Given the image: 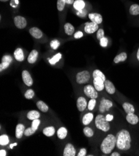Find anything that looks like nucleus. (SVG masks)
I'll return each mask as SVG.
<instances>
[{
    "label": "nucleus",
    "instance_id": "nucleus-1",
    "mask_svg": "<svg viewBox=\"0 0 139 156\" xmlns=\"http://www.w3.org/2000/svg\"><path fill=\"white\" fill-rule=\"evenodd\" d=\"M116 146L121 151H127L130 149L131 137L127 130L122 129L117 133Z\"/></svg>",
    "mask_w": 139,
    "mask_h": 156
},
{
    "label": "nucleus",
    "instance_id": "nucleus-2",
    "mask_svg": "<svg viewBox=\"0 0 139 156\" xmlns=\"http://www.w3.org/2000/svg\"><path fill=\"white\" fill-rule=\"evenodd\" d=\"M116 146V136L112 134L107 135L103 140L101 144V150L105 154H109L112 153L115 146Z\"/></svg>",
    "mask_w": 139,
    "mask_h": 156
},
{
    "label": "nucleus",
    "instance_id": "nucleus-3",
    "mask_svg": "<svg viewBox=\"0 0 139 156\" xmlns=\"http://www.w3.org/2000/svg\"><path fill=\"white\" fill-rule=\"evenodd\" d=\"M94 87L98 91H101L105 88L104 83L106 80L105 76L101 70H95L92 74Z\"/></svg>",
    "mask_w": 139,
    "mask_h": 156
},
{
    "label": "nucleus",
    "instance_id": "nucleus-4",
    "mask_svg": "<svg viewBox=\"0 0 139 156\" xmlns=\"http://www.w3.org/2000/svg\"><path fill=\"white\" fill-rule=\"evenodd\" d=\"M95 124L97 129L104 132H107L110 129V124L107 121L105 116L103 114H98L95 119Z\"/></svg>",
    "mask_w": 139,
    "mask_h": 156
},
{
    "label": "nucleus",
    "instance_id": "nucleus-5",
    "mask_svg": "<svg viewBox=\"0 0 139 156\" xmlns=\"http://www.w3.org/2000/svg\"><path fill=\"white\" fill-rule=\"evenodd\" d=\"M90 73L87 70L80 72L76 75V82L78 84H85L88 82L90 80Z\"/></svg>",
    "mask_w": 139,
    "mask_h": 156
},
{
    "label": "nucleus",
    "instance_id": "nucleus-6",
    "mask_svg": "<svg viewBox=\"0 0 139 156\" xmlns=\"http://www.w3.org/2000/svg\"><path fill=\"white\" fill-rule=\"evenodd\" d=\"M84 92L87 97L91 99H96L98 97V93L95 87L90 85H86L84 88Z\"/></svg>",
    "mask_w": 139,
    "mask_h": 156
},
{
    "label": "nucleus",
    "instance_id": "nucleus-7",
    "mask_svg": "<svg viewBox=\"0 0 139 156\" xmlns=\"http://www.w3.org/2000/svg\"><path fill=\"white\" fill-rule=\"evenodd\" d=\"M113 106V103L109 100V99H106L103 98L101 103H100V106H99V111L101 113H104L106 111H109L111 107Z\"/></svg>",
    "mask_w": 139,
    "mask_h": 156
},
{
    "label": "nucleus",
    "instance_id": "nucleus-8",
    "mask_svg": "<svg viewBox=\"0 0 139 156\" xmlns=\"http://www.w3.org/2000/svg\"><path fill=\"white\" fill-rule=\"evenodd\" d=\"M14 23L16 27L20 29L25 28L27 25L26 19L21 16H17L14 18Z\"/></svg>",
    "mask_w": 139,
    "mask_h": 156
},
{
    "label": "nucleus",
    "instance_id": "nucleus-9",
    "mask_svg": "<svg viewBox=\"0 0 139 156\" xmlns=\"http://www.w3.org/2000/svg\"><path fill=\"white\" fill-rule=\"evenodd\" d=\"M98 25H97V24L93 22H87L85 25L84 31L87 34H92L98 30Z\"/></svg>",
    "mask_w": 139,
    "mask_h": 156
},
{
    "label": "nucleus",
    "instance_id": "nucleus-10",
    "mask_svg": "<svg viewBox=\"0 0 139 156\" xmlns=\"http://www.w3.org/2000/svg\"><path fill=\"white\" fill-rule=\"evenodd\" d=\"M22 78L23 80L26 84V85L31 87L32 86L33 83V78L31 77V76L30 74L29 73L28 71L27 70H23L22 72Z\"/></svg>",
    "mask_w": 139,
    "mask_h": 156
},
{
    "label": "nucleus",
    "instance_id": "nucleus-11",
    "mask_svg": "<svg viewBox=\"0 0 139 156\" xmlns=\"http://www.w3.org/2000/svg\"><path fill=\"white\" fill-rule=\"evenodd\" d=\"M76 153L74 146L72 144H67L65 146L64 149V153H63V155L64 156H74Z\"/></svg>",
    "mask_w": 139,
    "mask_h": 156
},
{
    "label": "nucleus",
    "instance_id": "nucleus-12",
    "mask_svg": "<svg viewBox=\"0 0 139 156\" xmlns=\"http://www.w3.org/2000/svg\"><path fill=\"white\" fill-rule=\"evenodd\" d=\"M87 105H88V104H87L86 99L84 97H80L77 98V108L79 111H84L87 108Z\"/></svg>",
    "mask_w": 139,
    "mask_h": 156
},
{
    "label": "nucleus",
    "instance_id": "nucleus-13",
    "mask_svg": "<svg viewBox=\"0 0 139 156\" xmlns=\"http://www.w3.org/2000/svg\"><path fill=\"white\" fill-rule=\"evenodd\" d=\"M88 16L90 21L97 24V25H100L102 22V16L101 14L99 13H90L89 14Z\"/></svg>",
    "mask_w": 139,
    "mask_h": 156
},
{
    "label": "nucleus",
    "instance_id": "nucleus-14",
    "mask_svg": "<svg viewBox=\"0 0 139 156\" xmlns=\"http://www.w3.org/2000/svg\"><path fill=\"white\" fill-rule=\"evenodd\" d=\"M105 89L106 90V91L110 95H113L116 93V88L114 85V84L109 80H106L104 83Z\"/></svg>",
    "mask_w": 139,
    "mask_h": 156
},
{
    "label": "nucleus",
    "instance_id": "nucleus-15",
    "mask_svg": "<svg viewBox=\"0 0 139 156\" xmlns=\"http://www.w3.org/2000/svg\"><path fill=\"white\" fill-rule=\"evenodd\" d=\"M126 120L129 123L131 124V125H137V124L139 121L138 117L134 113L127 114V116H126Z\"/></svg>",
    "mask_w": 139,
    "mask_h": 156
},
{
    "label": "nucleus",
    "instance_id": "nucleus-16",
    "mask_svg": "<svg viewBox=\"0 0 139 156\" xmlns=\"http://www.w3.org/2000/svg\"><path fill=\"white\" fill-rule=\"evenodd\" d=\"M25 126L23 124H18L16 127V137L17 139H21L25 133Z\"/></svg>",
    "mask_w": 139,
    "mask_h": 156
},
{
    "label": "nucleus",
    "instance_id": "nucleus-17",
    "mask_svg": "<svg viewBox=\"0 0 139 156\" xmlns=\"http://www.w3.org/2000/svg\"><path fill=\"white\" fill-rule=\"evenodd\" d=\"M29 33L35 39H40L42 36V31L38 27H32L29 29Z\"/></svg>",
    "mask_w": 139,
    "mask_h": 156
},
{
    "label": "nucleus",
    "instance_id": "nucleus-18",
    "mask_svg": "<svg viewBox=\"0 0 139 156\" xmlns=\"http://www.w3.org/2000/svg\"><path fill=\"white\" fill-rule=\"evenodd\" d=\"M14 56L16 60L19 62H22L25 60V55H24L23 51L21 48H18V49L15 50Z\"/></svg>",
    "mask_w": 139,
    "mask_h": 156
},
{
    "label": "nucleus",
    "instance_id": "nucleus-19",
    "mask_svg": "<svg viewBox=\"0 0 139 156\" xmlns=\"http://www.w3.org/2000/svg\"><path fill=\"white\" fill-rule=\"evenodd\" d=\"M38 57V52L36 50H33L31 52L28 57H27V61L29 63H34L36 61Z\"/></svg>",
    "mask_w": 139,
    "mask_h": 156
},
{
    "label": "nucleus",
    "instance_id": "nucleus-20",
    "mask_svg": "<svg viewBox=\"0 0 139 156\" xmlns=\"http://www.w3.org/2000/svg\"><path fill=\"white\" fill-rule=\"evenodd\" d=\"M94 118V114L92 113H87L82 118V123L83 125L87 126L89 125V124L92 122V119Z\"/></svg>",
    "mask_w": 139,
    "mask_h": 156
},
{
    "label": "nucleus",
    "instance_id": "nucleus-21",
    "mask_svg": "<svg viewBox=\"0 0 139 156\" xmlns=\"http://www.w3.org/2000/svg\"><path fill=\"white\" fill-rule=\"evenodd\" d=\"M122 107L127 114L134 113L135 108L132 104H130L127 102H125L122 105Z\"/></svg>",
    "mask_w": 139,
    "mask_h": 156
},
{
    "label": "nucleus",
    "instance_id": "nucleus-22",
    "mask_svg": "<svg viewBox=\"0 0 139 156\" xmlns=\"http://www.w3.org/2000/svg\"><path fill=\"white\" fill-rule=\"evenodd\" d=\"M43 134L47 137H51L55 133V128L53 126H48L45 127L42 131Z\"/></svg>",
    "mask_w": 139,
    "mask_h": 156
},
{
    "label": "nucleus",
    "instance_id": "nucleus-23",
    "mask_svg": "<svg viewBox=\"0 0 139 156\" xmlns=\"http://www.w3.org/2000/svg\"><path fill=\"white\" fill-rule=\"evenodd\" d=\"M39 117H40V113H39L38 111L35 110L29 111L27 114V119H29V120H33H33L39 119Z\"/></svg>",
    "mask_w": 139,
    "mask_h": 156
},
{
    "label": "nucleus",
    "instance_id": "nucleus-24",
    "mask_svg": "<svg viewBox=\"0 0 139 156\" xmlns=\"http://www.w3.org/2000/svg\"><path fill=\"white\" fill-rule=\"evenodd\" d=\"M74 7L78 11L84 9L85 2L84 0H75L74 3Z\"/></svg>",
    "mask_w": 139,
    "mask_h": 156
},
{
    "label": "nucleus",
    "instance_id": "nucleus-25",
    "mask_svg": "<svg viewBox=\"0 0 139 156\" xmlns=\"http://www.w3.org/2000/svg\"><path fill=\"white\" fill-rule=\"evenodd\" d=\"M67 134V130L64 127H61L57 131V135L59 139H64L66 138Z\"/></svg>",
    "mask_w": 139,
    "mask_h": 156
},
{
    "label": "nucleus",
    "instance_id": "nucleus-26",
    "mask_svg": "<svg viewBox=\"0 0 139 156\" xmlns=\"http://www.w3.org/2000/svg\"><path fill=\"white\" fill-rule=\"evenodd\" d=\"M127 58V55L125 52H122L117 55L114 59V62L116 63H118L121 62H124Z\"/></svg>",
    "mask_w": 139,
    "mask_h": 156
},
{
    "label": "nucleus",
    "instance_id": "nucleus-27",
    "mask_svg": "<svg viewBox=\"0 0 139 156\" xmlns=\"http://www.w3.org/2000/svg\"><path fill=\"white\" fill-rule=\"evenodd\" d=\"M36 106L42 112H43V113H46V112L49 110L48 106L42 101H38L36 103Z\"/></svg>",
    "mask_w": 139,
    "mask_h": 156
},
{
    "label": "nucleus",
    "instance_id": "nucleus-28",
    "mask_svg": "<svg viewBox=\"0 0 139 156\" xmlns=\"http://www.w3.org/2000/svg\"><path fill=\"white\" fill-rule=\"evenodd\" d=\"M64 31L66 34L71 35L74 34V27L72 25H71V24L66 23L64 25Z\"/></svg>",
    "mask_w": 139,
    "mask_h": 156
},
{
    "label": "nucleus",
    "instance_id": "nucleus-29",
    "mask_svg": "<svg viewBox=\"0 0 139 156\" xmlns=\"http://www.w3.org/2000/svg\"><path fill=\"white\" fill-rule=\"evenodd\" d=\"M130 14L136 16L139 14V5H137V4H134L132 6H130L129 9Z\"/></svg>",
    "mask_w": 139,
    "mask_h": 156
},
{
    "label": "nucleus",
    "instance_id": "nucleus-30",
    "mask_svg": "<svg viewBox=\"0 0 139 156\" xmlns=\"http://www.w3.org/2000/svg\"><path fill=\"white\" fill-rule=\"evenodd\" d=\"M62 58V55L61 53H58L56 55H55L54 57L51 59H49V62L51 65H55L58 62H59V60Z\"/></svg>",
    "mask_w": 139,
    "mask_h": 156
},
{
    "label": "nucleus",
    "instance_id": "nucleus-31",
    "mask_svg": "<svg viewBox=\"0 0 139 156\" xmlns=\"http://www.w3.org/2000/svg\"><path fill=\"white\" fill-rule=\"evenodd\" d=\"M10 142L9 137L6 134H3L0 136V145L1 146H6Z\"/></svg>",
    "mask_w": 139,
    "mask_h": 156
},
{
    "label": "nucleus",
    "instance_id": "nucleus-32",
    "mask_svg": "<svg viewBox=\"0 0 139 156\" xmlns=\"http://www.w3.org/2000/svg\"><path fill=\"white\" fill-rule=\"evenodd\" d=\"M83 133H84L86 136L87 138H92L94 134V131L90 127L87 126L85 127L84 129H83Z\"/></svg>",
    "mask_w": 139,
    "mask_h": 156
},
{
    "label": "nucleus",
    "instance_id": "nucleus-33",
    "mask_svg": "<svg viewBox=\"0 0 139 156\" xmlns=\"http://www.w3.org/2000/svg\"><path fill=\"white\" fill-rule=\"evenodd\" d=\"M37 131L36 129H35L34 127L33 126H31L30 127H28L25 129V133H24V135H25L26 136H30L33 135L34 133H35V132Z\"/></svg>",
    "mask_w": 139,
    "mask_h": 156
},
{
    "label": "nucleus",
    "instance_id": "nucleus-34",
    "mask_svg": "<svg viewBox=\"0 0 139 156\" xmlns=\"http://www.w3.org/2000/svg\"><path fill=\"white\" fill-rule=\"evenodd\" d=\"M34 94L35 93H34V90H33L32 89H29L26 91V93H25V97L26 99H32L34 97Z\"/></svg>",
    "mask_w": 139,
    "mask_h": 156
},
{
    "label": "nucleus",
    "instance_id": "nucleus-35",
    "mask_svg": "<svg viewBox=\"0 0 139 156\" xmlns=\"http://www.w3.org/2000/svg\"><path fill=\"white\" fill-rule=\"evenodd\" d=\"M66 2L64 0H58L57 1V8L59 11H62L64 8Z\"/></svg>",
    "mask_w": 139,
    "mask_h": 156
},
{
    "label": "nucleus",
    "instance_id": "nucleus-36",
    "mask_svg": "<svg viewBox=\"0 0 139 156\" xmlns=\"http://www.w3.org/2000/svg\"><path fill=\"white\" fill-rule=\"evenodd\" d=\"M96 105V99H91L87 105V108L90 111H92Z\"/></svg>",
    "mask_w": 139,
    "mask_h": 156
},
{
    "label": "nucleus",
    "instance_id": "nucleus-37",
    "mask_svg": "<svg viewBox=\"0 0 139 156\" xmlns=\"http://www.w3.org/2000/svg\"><path fill=\"white\" fill-rule=\"evenodd\" d=\"M50 46L53 49L55 50L60 46V42H59L58 40H53L50 43Z\"/></svg>",
    "mask_w": 139,
    "mask_h": 156
},
{
    "label": "nucleus",
    "instance_id": "nucleus-38",
    "mask_svg": "<svg viewBox=\"0 0 139 156\" xmlns=\"http://www.w3.org/2000/svg\"><path fill=\"white\" fill-rule=\"evenodd\" d=\"M104 37V31L102 29H99L97 32V39L100 40Z\"/></svg>",
    "mask_w": 139,
    "mask_h": 156
},
{
    "label": "nucleus",
    "instance_id": "nucleus-39",
    "mask_svg": "<svg viewBox=\"0 0 139 156\" xmlns=\"http://www.w3.org/2000/svg\"><path fill=\"white\" fill-rule=\"evenodd\" d=\"M1 61H2V62H7V63H11L12 61H13V59H12V57L10 55H6L3 56V57H2Z\"/></svg>",
    "mask_w": 139,
    "mask_h": 156
},
{
    "label": "nucleus",
    "instance_id": "nucleus-40",
    "mask_svg": "<svg viewBox=\"0 0 139 156\" xmlns=\"http://www.w3.org/2000/svg\"><path fill=\"white\" fill-rule=\"evenodd\" d=\"M100 44L102 47H106L108 44V39L107 37H104L100 40Z\"/></svg>",
    "mask_w": 139,
    "mask_h": 156
},
{
    "label": "nucleus",
    "instance_id": "nucleus-41",
    "mask_svg": "<svg viewBox=\"0 0 139 156\" xmlns=\"http://www.w3.org/2000/svg\"><path fill=\"white\" fill-rule=\"evenodd\" d=\"M10 65V63L7 62H1V64H0V72H2L3 70L6 69Z\"/></svg>",
    "mask_w": 139,
    "mask_h": 156
},
{
    "label": "nucleus",
    "instance_id": "nucleus-42",
    "mask_svg": "<svg viewBox=\"0 0 139 156\" xmlns=\"http://www.w3.org/2000/svg\"><path fill=\"white\" fill-rule=\"evenodd\" d=\"M86 13H87V11L84 9H83L81 11H79L77 12V14L78 15V16L79 17H81V18H84L86 16Z\"/></svg>",
    "mask_w": 139,
    "mask_h": 156
},
{
    "label": "nucleus",
    "instance_id": "nucleus-43",
    "mask_svg": "<svg viewBox=\"0 0 139 156\" xmlns=\"http://www.w3.org/2000/svg\"><path fill=\"white\" fill-rule=\"evenodd\" d=\"M86 154H87L86 149H85V148H82V149H81L80 150V151L79 152L77 155L78 156H85V155H86Z\"/></svg>",
    "mask_w": 139,
    "mask_h": 156
},
{
    "label": "nucleus",
    "instance_id": "nucleus-44",
    "mask_svg": "<svg viewBox=\"0 0 139 156\" xmlns=\"http://www.w3.org/2000/svg\"><path fill=\"white\" fill-rule=\"evenodd\" d=\"M75 39H80L83 36V33L81 31H78L74 35Z\"/></svg>",
    "mask_w": 139,
    "mask_h": 156
},
{
    "label": "nucleus",
    "instance_id": "nucleus-45",
    "mask_svg": "<svg viewBox=\"0 0 139 156\" xmlns=\"http://www.w3.org/2000/svg\"><path fill=\"white\" fill-rule=\"evenodd\" d=\"M105 119L107 121H109V122L112 121L114 119V116L112 114H107L105 116Z\"/></svg>",
    "mask_w": 139,
    "mask_h": 156
},
{
    "label": "nucleus",
    "instance_id": "nucleus-46",
    "mask_svg": "<svg viewBox=\"0 0 139 156\" xmlns=\"http://www.w3.org/2000/svg\"><path fill=\"white\" fill-rule=\"evenodd\" d=\"M64 1L68 5H72V4H74L75 1L74 0H64Z\"/></svg>",
    "mask_w": 139,
    "mask_h": 156
},
{
    "label": "nucleus",
    "instance_id": "nucleus-47",
    "mask_svg": "<svg viewBox=\"0 0 139 156\" xmlns=\"http://www.w3.org/2000/svg\"><path fill=\"white\" fill-rule=\"evenodd\" d=\"M0 155L1 156H6V153L5 150L1 149V151H0Z\"/></svg>",
    "mask_w": 139,
    "mask_h": 156
},
{
    "label": "nucleus",
    "instance_id": "nucleus-48",
    "mask_svg": "<svg viewBox=\"0 0 139 156\" xmlns=\"http://www.w3.org/2000/svg\"><path fill=\"white\" fill-rule=\"evenodd\" d=\"M111 156H120V154H119L118 153H117V152H114V153H112V154L110 155Z\"/></svg>",
    "mask_w": 139,
    "mask_h": 156
},
{
    "label": "nucleus",
    "instance_id": "nucleus-49",
    "mask_svg": "<svg viewBox=\"0 0 139 156\" xmlns=\"http://www.w3.org/2000/svg\"><path fill=\"white\" fill-rule=\"evenodd\" d=\"M17 146V143H14V144H11L10 145V148L11 149H13V146Z\"/></svg>",
    "mask_w": 139,
    "mask_h": 156
},
{
    "label": "nucleus",
    "instance_id": "nucleus-50",
    "mask_svg": "<svg viewBox=\"0 0 139 156\" xmlns=\"http://www.w3.org/2000/svg\"><path fill=\"white\" fill-rule=\"evenodd\" d=\"M137 58L138 59V61H139V48H138V49L137 50Z\"/></svg>",
    "mask_w": 139,
    "mask_h": 156
},
{
    "label": "nucleus",
    "instance_id": "nucleus-51",
    "mask_svg": "<svg viewBox=\"0 0 139 156\" xmlns=\"http://www.w3.org/2000/svg\"><path fill=\"white\" fill-rule=\"evenodd\" d=\"M0 1H2V2H3V1H5V2H6V1H9V0H0Z\"/></svg>",
    "mask_w": 139,
    "mask_h": 156
}]
</instances>
